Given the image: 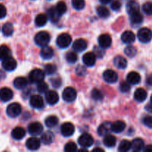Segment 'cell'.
<instances>
[{
    "instance_id": "obj_39",
    "label": "cell",
    "mask_w": 152,
    "mask_h": 152,
    "mask_svg": "<svg viewBox=\"0 0 152 152\" xmlns=\"http://www.w3.org/2000/svg\"><path fill=\"white\" fill-rule=\"evenodd\" d=\"M3 35L5 37H10L13 33V26L10 22H7L2 27Z\"/></svg>"
},
{
    "instance_id": "obj_37",
    "label": "cell",
    "mask_w": 152,
    "mask_h": 152,
    "mask_svg": "<svg viewBox=\"0 0 152 152\" xmlns=\"http://www.w3.org/2000/svg\"><path fill=\"white\" fill-rule=\"evenodd\" d=\"M59 120L56 116H49L45 120V126L48 128H53L57 125Z\"/></svg>"
},
{
    "instance_id": "obj_36",
    "label": "cell",
    "mask_w": 152,
    "mask_h": 152,
    "mask_svg": "<svg viewBox=\"0 0 152 152\" xmlns=\"http://www.w3.org/2000/svg\"><path fill=\"white\" fill-rule=\"evenodd\" d=\"M96 13H97L98 16H99V17L103 18V19L108 18L110 15L109 10H108L105 6L103 5L97 7V8H96Z\"/></svg>"
},
{
    "instance_id": "obj_9",
    "label": "cell",
    "mask_w": 152,
    "mask_h": 152,
    "mask_svg": "<svg viewBox=\"0 0 152 152\" xmlns=\"http://www.w3.org/2000/svg\"><path fill=\"white\" fill-rule=\"evenodd\" d=\"M98 43H99V47H101L102 48H108L111 46V43H112L111 36L107 34H102L98 38Z\"/></svg>"
},
{
    "instance_id": "obj_16",
    "label": "cell",
    "mask_w": 152,
    "mask_h": 152,
    "mask_svg": "<svg viewBox=\"0 0 152 152\" xmlns=\"http://www.w3.org/2000/svg\"><path fill=\"white\" fill-rule=\"evenodd\" d=\"M40 144H41V141L37 137H31L26 141V147L31 151H36L39 149Z\"/></svg>"
},
{
    "instance_id": "obj_30",
    "label": "cell",
    "mask_w": 152,
    "mask_h": 152,
    "mask_svg": "<svg viewBox=\"0 0 152 152\" xmlns=\"http://www.w3.org/2000/svg\"><path fill=\"white\" fill-rule=\"evenodd\" d=\"M116 142H117V139H116L114 135L108 134L105 135L103 143L105 146L108 147V148H111V147H114L116 145Z\"/></svg>"
},
{
    "instance_id": "obj_53",
    "label": "cell",
    "mask_w": 152,
    "mask_h": 152,
    "mask_svg": "<svg viewBox=\"0 0 152 152\" xmlns=\"http://www.w3.org/2000/svg\"><path fill=\"white\" fill-rule=\"evenodd\" d=\"M87 71H86V68H85L83 65H79L77 68H76V73L77 74V75L79 76H84L86 74Z\"/></svg>"
},
{
    "instance_id": "obj_31",
    "label": "cell",
    "mask_w": 152,
    "mask_h": 152,
    "mask_svg": "<svg viewBox=\"0 0 152 152\" xmlns=\"http://www.w3.org/2000/svg\"><path fill=\"white\" fill-rule=\"evenodd\" d=\"M144 142L141 138H136L132 142V148L134 151H140L143 150Z\"/></svg>"
},
{
    "instance_id": "obj_17",
    "label": "cell",
    "mask_w": 152,
    "mask_h": 152,
    "mask_svg": "<svg viewBox=\"0 0 152 152\" xmlns=\"http://www.w3.org/2000/svg\"><path fill=\"white\" fill-rule=\"evenodd\" d=\"M13 93L8 88H2L0 89V99L3 102H8L13 98Z\"/></svg>"
},
{
    "instance_id": "obj_34",
    "label": "cell",
    "mask_w": 152,
    "mask_h": 152,
    "mask_svg": "<svg viewBox=\"0 0 152 152\" xmlns=\"http://www.w3.org/2000/svg\"><path fill=\"white\" fill-rule=\"evenodd\" d=\"M48 16L44 13H40L37 15L35 19V24L38 27H42L47 24Z\"/></svg>"
},
{
    "instance_id": "obj_59",
    "label": "cell",
    "mask_w": 152,
    "mask_h": 152,
    "mask_svg": "<svg viewBox=\"0 0 152 152\" xmlns=\"http://www.w3.org/2000/svg\"><path fill=\"white\" fill-rule=\"evenodd\" d=\"M145 108H146V110L148 111H149V112H151L152 113V104L151 105H148L146 107H145Z\"/></svg>"
},
{
    "instance_id": "obj_6",
    "label": "cell",
    "mask_w": 152,
    "mask_h": 152,
    "mask_svg": "<svg viewBox=\"0 0 152 152\" xmlns=\"http://www.w3.org/2000/svg\"><path fill=\"white\" fill-rule=\"evenodd\" d=\"M22 112V107L19 103L13 102L10 104L7 108V114L10 117L15 118L18 117Z\"/></svg>"
},
{
    "instance_id": "obj_23",
    "label": "cell",
    "mask_w": 152,
    "mask_h": 152,
    "mask_svg": "<svg viewBox=\"0 0 152 152\" xmlns=\"http://www.w3.org/2000/svg\"><path fill=\"white\" fill-rule=\"evenodd\" d=\"M141 80V77L136 71H132L127 76V82L130 84L137 85L140 83Z\"/></svg>"
},
{
    "instance_id": "obj_41",
    "label": "cell",
    "mask_w": 152,
    "mask_h": 152,
    "mask_svg": "<svg viewBox=\"0 0 152 152\" xmlns=\"http://www.w3.org/2000/svg\"><path fill=\"white\" fill-rule=\"evenodd\" d=\"M45 74L47 75H53L56 72V66L53 64H48L45 66Z\"/></svg>"
},
{
    "instance_id": "obj_38",
    "label": "cell",
    "mask_w": 152,
    "mask_h": 152,
    "mask_svg": "<svg viewBox=\"0 0 152 152\" xmlns=\"http://www.w3.org/2000/svg\"><path fill=\"white\" fill-rule=\"evenodd\" d=\"M132 148V142L127 140H124L120 143L118 147V151L120 152L129 151Z\"/></svg>"
},
{
    "instance_id": "obj_28",
    "label": "cell",
    "mask_w": 152,
    "mask_h": 152,
    "mask_svg": "<svg viewBox=\"0 0 152 152\" xmlns=\"http://www.w3.org/2000/svg\"><path fill=\"white\" fill-rule=\"evenodd\" d=\"M48 16L50 21L52 22H54V23H56L59 20V18L61 16L57 12V10H56V7H54L49 8V10H48Z\"/></svg>"
},
{
    "instance_id": "obj_13",
    "label": "cell",
    "mask_w": 152,
    "mask_h": 152,
    "mask_svg": "<svg viewBox=\"0 0 152 152\" xmlns=\"http://www.w3.org/2000/svg\"><path fill=\"white\" fill-rule=\"evenodd\" d=\"M75 128L71 123H65L61 126V133L64 137H70L74 134Z\"/></svg>"
},
{
    "instance_id": "obj_56",
    "label": "cell",
    "mask_w": 152,
    "mask_h": 152,
    "mask_svg": "<svg viewBox=\"0 0 152 152\" xmlns=\"http://www.w3.org/2000/svg\"><path fill=\"white\" fill-rule=\"evenodd\" d=\"M143 151L145 152H152V145H148L143 148Z\"/></svg>"
},
{
    "instance_id": "obj_2",
    "label": "cell",
    "mask_w": 152,
    "mask_h": 152,
    "mask_svg": "<svg viewBox=\"0 0 152 152\" xmlns=\"http://www.w3.org/2000/svg\"><path fill=\"white\" fill-rule=\"evenodd\" d=\"M71 37L68 34L63 33L58 36L56 39V44L60 48H66L71 43Z\"/></svg>"
},
{
    "instance_id": "obj_20",
    "label": "cell",
    "mask_w": 152,
    "mask_h": 152,
    "mask_svg": "<svg viewBox=\"0 0 152 152\" xmlns=\"http://www.w3.org/2000/svg\"><path fill=\"white\" fill-rule=\"evenodd\" d=\"M135 37L134 34L131 31H126L123 32V34L121 36V39L126 44H131L133 43L135 41Z\"/></svg>"
},
{
    "instance_id": "obj_57",
    "label": "cell",
    "mask_w": 152,
    "mask_h": 152,
    "mask_svg": "<svg viewBox=\"0 0 152 152\" xmlns=\"http://www.w3.org/2000/svg\"><path fill=\"white\" fill-rule=\"evenodd\" d=\"M146 83L148 86H152V75L149 76L146 80Z\"/></svg>"
},
{
    "instance_id": "obj_49",
    "label": "cell",
    "mask_w": 152,
    "mask_h": 152,
    "mask_svg": "<svg viewBox=\"0 0 152 152\" xmlns=\"http://www.w3.org/2000/svg\"><path fill=\"white\" fill-rule=\"evenodd\" d=\"M142 10L147 15H152V2H146L142 5Z\"/></svg>"
},
{
    "instance_id": "obj_25",
    "label": "cell",
    "mask_w": 152,
    "mask_h": 152,
    "mask_svg": "<svg viewBox=\"0 0 152 152\" xmlns=\"http://www.w3.org/2000/svg\"><path fill=\"white\" fill-rule=\"evenodd\" d=\"M147 96H148V94H147L146 91L144 90L143 88L137 89L134 92V99L140 102H144L146 99Z\"/></svg>"
},
{
    "instance_id": "obj_22",
    "label": "cell",
    "mask_w": 152,
    "mask_h": 152,
    "mask_svg": "<svg viewBox=\"0 0 152 152\" xmlns=\"http://www.w3.org/2000/svg\"><path fill=\"white\" fill-rule=\"evenodd\" d=\"M53 140H54V134L50 131H48L42 134L41 142L45 145H49V144L52 143Z\"/></svg>"
},
{
    "instance_id": "obj_3",
    "label": "cell",
    "mask_w": 152,
    "mask_h": 152,
    "mask_svg": "<svg viewBox=\"0 0 152 152\" xmlns=\"http://www.w3.org/2000/svg\"><path fill=\"white\" fill-rule=\"evenodd\" d=\"M137 37L141 42H149L152 39V31L147 28H141L138 31Z\"/></svg>"
},
{
    "instance_id": "obj_50",
    "label": "cell",
    "mask_w": 152,
    "mask_h": 152,
    "mask_svg": "<svg viewBox=\"0 0 152 152\" xmlns=\"http://www.w3.org/2000/svg\"><path fill=\"white\" fill-rule=\"evenodd\" d=\"M142 123L149 129H152V117L151 116H146L142 119Z\"/></svg>"
},
{
    "instance_id": "obj_61",
    "label": "cell",
    "mask_w": 152,
    "mask_h": 152,
    "mask_svg": "<svg viewBox=\"0 0 152 152\" xmlns=\"http://www.w3.org/2000/svg\"><path fill=\"white\" fill-rule=\"evenodd\" d=\"M151 103L152 104V95H151Z\"/></svg>"
},
{
    "instance_id": "obj_29",
    "label": "cell",
    "mask_w": 152,
    "mask_h": 152,
    "mask_svg": "<svg viewBox=\"0 0 152 152\" xmlns=\"http://www.w3.org/2000/svg\"><path fill=\"white\" fill-rule=\"evenodd\" d=\"M111 125L109 122H105L101 124L98 128V134L100 136H105L107 134H108L109 131L111 130Z\"/></svg>"
},
{
    "instance_id": "obj_18",
    "label": "cell",
    "mask_w": 152,
    "mask_h": 152,
    "mask_svg": "<svg viewBox=\"0 0 152 152\" xmlns=\"http://www.w3.org/2000/svg\"><path fill=\"white\" fill-rule=\"evenodd\" d=\"M87 42L83 39H78L73 44V49L77 52H82L87 48Z\"/></svg>"
},
{
    "instance_id": "obj_60",
    "label": "cell",
    "mask_w": 152,
    "mask_h": 152,
    "mask_svg": "<svg viewBox=\"0 0 152 152\" xmlns=\"http://www.w3.org/2000/svg\"><path fill=\"white\" fill-rule=\"evenodd\" d=\"M103 151V149L100 148H96L93 150V151Z\"/></svg>"
},
{
    "instance_id": "obj_44",
    "label": "cell",
    "mask_w": 152,
    "mask_h": 152,
    "mask_svg": "<svg viewBox=\"0 0 152 152\" xmlns=\"http://www.w3.org/2000/svg\"><path fill=\"white\" fill-rule=\"evenodd\" d=\"M125 53L126 56H129V57H134L137 54L136 48L132 45H128L125 48Z\"/></svg>"
},
{
    "instance_id": "obj_14",
    "label": "cell",
    "mask_w": 152,
    "mask_h": 152,
    "mask_svg": "<svg viewBox=\"0 0 152 152\" xmlns=\"http://www.w3.org/2000/svg\"><path fill=\"white\" fill-rule=\"evenodd\" d=\"M96 56L95 53H93V52L86 53V54H84L83 57V63L88 67L94 66L95 65V62H96Z\"/></svg>"
},
{
    "instance_id": "obj_47",
    "label": "cell",
    "mask_w": 152,
    "mask_h": 152,
    "mask_svg": "<svg viewBox=\"0 0 152 152\" xmlns=\"http://www.w3.org/2000/svg\"><path fill=\"white\" fill-rule=\"evenodd\" d=\"M77 150V146L75 142H69L65 145V152H74Z\"/></svg>"
},
{
    "instance_id": "obj_45",
    "label": "cell",
    "mask_w": 152,
    "mask_h": 152,
    "mask_svg": "<svg viewBox=\"0 0 152 152\" xmlns=\"http://www.w3.org/2000/svg\"><path fill=\"white\" fill-rule=\"evenodd\" d=\"M91 97L96 101H101L103 99V94L102 92L98 89L94 88L91 92Z\"/></svg>"
},
{
    "instance_id": "obj_1",
    "label": "cell",
    "mask_w": 152,
    "mask_h": 152,
    "mask_svg": "<svg viewBox=\"0 0 152 152\" xmlns=\"http://www.w3.org/2000/svg\"><path fill=\"white\" fill-rule=\"evenodd\" d=\"M50 40V36L46 31H40L36 34L34 37V41L36 44L39 46L43 47L45 45H47Z\"/></svg>"
},
{
    "instance_id": "obj_54",
    "label": "cell",
    "mask_w": 152,
    "mask_h": 152,
    "mask_svg": "<svg viewBox=\"0 0 152 152\" xmlns=\"http://www.w3.org/2000/svg\"><path fill=\"white\" fill-rule=\"evenodd\" d=\"M103 48H102L101 47H95L94 50V53H95L96 56H99V58H102L104 56V53L105 52L102 50Z\"/></svg>"
},
{
    "instance_id": "obj_26",
    "label": "cell",
    "mask_w": 152,
    "mask_h": 152,
    "mask_svg": "<svg viewBox=\"0 0 152 152\" xmlns=\"http://www.w3.org/2000/svg\"><path fill=\"white\" fill-rule=\"evenodd\" d=\"M129 15H130V21L133 25H140L143 21V16L140 13V11Z\"/></svg>"
},
{
    "instance_id": "obj_35",
    "label": "cell",
    "mask_w": 152,
    "mask_h": 152,
    "mask_svg": "<svg viewBox=\"0 0 152 152\" xmlns=\"http://www.w3.org/2000/svg\"><path fill=\"white\" fill-rule=\"evenodd\" d=\"M11 56V50L7 46L1 45L0 46V59L4 60L7 58L10 57Z\"/></svg>"
},
{
    "instance_id": "obj_52",
    "label": "cell",
    "mask_w": 152,
    "mask_h": 152,
    "mask_svg": "<svg viewBox=\"0 0 152 152\" xmlns=\"http://www.w3.org/2000/svg\"><path fill=\"white\" fill-rule=\"evenodd\" d=\"M50 82H51L52 86L54 88H59L62 85V80L59 77H56V78H53L52 80H50Z\"/></svg>"
},
{
    "instance_id": "obj_4",
    "label": "cell",
    "mask_w": 152,
    "mask_h": 152,
    "mask_svg": "<svg viewBox=\"0 0 152 152\" xmlns=\"http://www.w3.org/2000/svg\"><path fill=\"white\" fill-rule=\"evenodd\" d=\"M45 72L42 70L34 69L30 72L29 80L33 83H38L43 81L45 78Z\"/></svg>"
},
{
    "instance_id": "obj_5",
    "label": "cell",
    "mask_w": 152,
    "mask_h": 152,
    "mask_svg": "<svg viewBox=\"0 0 152 152\" xmlns=\"http://www.w3.org/2000/svg\"><path fill=\"white\" fill-rule=\"evenodd\" d=\"M77 91L72 87H67L64 89L62 93V98L67 102H74L77 98Z\"/></svg>"
},
{
    "instance_id": "obj_11",
    "label": "cell",
    "mask_w": 152,
    "mask_h": 152,
    "mask_svg": "<svg viewBox=\"0 0 152 152\" xmlns=\"http://www.w3.org/2000/svg\"><path fill=\"white\" fill-rule=\"evenodd\" d=\"M16 67H17V62L13 58L10 56L2 60V68L5 71H13L16 69Z\"/></svg>"
},
{
    "instance_id": "obj_51",
    "label": "cell",
    "mask_w": 152,
    "mask_h": 152,
    "mask_svg": "<svg viewBox=\"0 0 152 152\" xmlns=\"http://www.w3.org/2000/svg\"><path fill=\"white\" fill-rule=\"evenodd\" d=\"M122 7V4L120 1L118 0H115V1H113L111 4V7L113 10L114 11H117V10H119Z\"/></svg>"
},
{
    "instance_id": "obj_58",
    "label": "cell",
    "mask_w": 152,
    "mask_h": 152,
    "mask_svg": "<svg viewBox=\"0 0 152 152\" xmlns=\"http://www.w3.org/2000/svg\"><path fill=\"white\" fill-rule=\"evenodd\" d=\"M99 1H100L102 4H108V3H110L111 1V0H99Z\"/></svg>"
},
{
    "instance_id": "obj_19",
    "label": "cell",
    "mask_w": 152,
    "mask_h": 152,
    "mask_svg": "<svg viewBox=\"0 0 152 152\" xmlns=\"http://www.w3.org/2000/svg\"><path fill=\"white\" fill-rule=\"evenodd\" d=\"M126 123L122 120H117L111 125V130L116 134L123 132L126 129Z\"/></svg>"
},
{
    "instance_id": "obj_33",
    "label": "cell",
    "mask_w": 152,
    "mask_h": 152,
    "mask_svg": "<svg viewBox=\"0 0 152 152\" xmlns=\"http://www.w3.org/2000/svg\"><path fill=\"white\" fill-rule=\"evenodd\" d=\"M126 10L129 14L140 11V6L135 1H130L126 5Z\"/></svg>"
},
{
    "instance_id": "obj_40",
    "label": "cell",
    "mask_w": 152,
    "mask_h": 152,
    "mask_svg": "<svg viewBox=\"0 0 152 152\" xmlns=\"http://www.w3.org/2000/svg\"><path fill=\"white\" fill-rule=\"evenodd\" d=\"M65 59H66L67 62L73 64L77 62V59H78V56H77V54L75 52L71 51L66 53V55H65Z\"/></svg>"
},
{
    "instance_id": "obj_27",
    "label": "cell",
    "mask_w": 152,
    "mask_h": 152,
    "mask_svg": "<svg viewBox=\"0 0 152 152\" xmlns=\"http://www.w3.org/2000/svg\"><path fill=\"white\" fill-rule=\"evenodd\" d=\"M114 64L119 69H125L127 67V60L121 56H117L114 58Z\"/></svg>"
},
{
    "instance_id": "obj_32",
    "label": "cell",
    "mask_w": 152,
    "mask_h": 152,
    "mask_svg": "<svg viewBox=\"0 0 152 152\" xmlns=\"http://www.w3.org/2000/svg\"><path fill=\"white\" fill-rule=\"evenodd\" d=\"M28 85V81H27L25 77H17L13 81V86L16 88L17 89H23Z\"/></svg>"
},
{
    "instance_id": "obj_7",
    "label": "cell",
    "mask_w": 152,
    "mask_h": 152,
    "mask_svg": "<svg viewBox=\"0 0 152 152\" xmlns=\"http://www.w3.org/2000/svg\"><path fill=\"white\" fill-rule=\"evenodd\" d=\"M78 142L83 148H89L94 143V138L88 134H83L79 137Z\"/></svg>"
},
{
    "instance_id": "obj_10",
    "label": "cell",
    "mask_w": 152,
    "mask_h": 152,
    "mask_svg": "<svg viewBox=\"0 0 152 152\" xmlns=\"http://www.w3.org/2000/svg\"><path fill=\"white\" fill-rule=\"evenodd\" d=\"M30 105L34 108L40 109L44 106V100L39 95H33L30 98Z\"/></svg>"
},
{
    "instance_id": "obj_8",
    "label": "cell",
    "mask_w": 152,
    "mask_h": 152,
    "mask_svg": "<svg viewBox=\"0 0 152 152\" xmlns=\"http://www.w3.org/2000/svg\"><path fill=\"white\" fill-rule=\"evenodd\" d=\"M28 133L32 136H38L42 134L43 131L42 125L38 122L32 123L28 126Z\"/></svg>"
},
{
    "instance_id": "obj_21",
    "label": "cell",
    "mask_w": 152,
    "mask_h": 152,
    "mask_svg": "<svg viewBox=\"0 0 152 152\" xmlns=\"http://www.w3.org/2000/svg\"><path fill=\"white\" fill-rule=\"evenodd\" d=\"M25 134H26V132H25V129L22 127L15 128L11 132L12 137H13V139L16 140H20L22 138L25 137Z\"/></svg>"
},
{
    "instance_id": "obj_46",
    "label": "cell",
    "mask_w": 152,
    "mask_h": 152,
    "mask_svg": "<svg viewBox=\"0 0 152 152\" xmlns=\"http://www.w3.org/2000/svg\"><path fill=\"white\" fill-rule=\"evenodd\" d=\"M72 5L76 10H83L86 5L85 0H72Z\"/></svg>"
},
{
    "instance_id": "obj_24",
    "label": "cell",
    "mask_w": 152,
    "mask_h": 152,
    "mask_svg": "<svg viewBox=\"0 0 152 152\" xmlns=\"http://www.w3.org/2000/svg\"><path fill=\"white\" fill-rule=\"evenodd\" d=\"M40 55L44 59H50L53 56V50L48 45L43 46L40 51Z\"/></svg>"
},
{
    "instance_id": "obj_55",
    "label": "cell",
    "mask_w": 152,
    "mask_h": 152,
    "mask_svg": "<svg viewBox=\"0 0 152 152\" xmlns=\"http://www.w3.org/2000/svg\"><path fill=\"white\" fill-rule=\"evenodd\" d=\"M6 14H7L6 7L3 4H0V19H3L4 17H5Z\"/></svg>"
},
{
    "instance_id": "obj_12",
    "label": "cell",
    "mask_w": 152,
    "mask_h": 152,
    "mask_svg": "<svg viewBox=\"0 0 152 152\" xmlns=\"http://www.w3.org/2000/svg\"><path fill=\"white\" fill-rule=\"evenodd\" d=\"M103 79L108 83H114L118 80V75L114 71L111 69L106 70L103 73Z\"/></svg>"
},
{
    "instance_id": "obj_43",
    "label": "cell",
    "mask_w": 152,
    "mask_h": 152,
    "mask_svg": "<svg viewBox=\"0 0 152 152\" xmlns=\"http://www.w3.org/2000/svg\"><path fill=\"white\" fill-rule=\"evenodd\" d=\"M55 7H56V10H57V12L59 13V15H60V16H62V14H64V13H65L67 10L66 4H65V3L62 1H59Z\"/></svg>"
},
{
    "instance_id": "obj_48",
    "label": "cell",
    "mask_w": 152,
    "mask_h": 152,
    "mask_svg": "<svg viewBox=\"0 0 152 152\" xmlns=\"http://www.w3.org/2000/svg\"><path fill=\"white\" fill-rule=\"evenodd\" d=\"M120 90L123 93H127L131 90L130 83L128 82H122L120 85Z\"/></svg>"
},
{
    "instance_id": "obj_15",
    "label": "cell",
    "mask_w": 152,
    "mask_h": 152,
    "mask_svg": "<svg viewBox=\"0 0 152 152\" xmlns=\"http://www.w3.org/2000/svg\"><path fill=\"white\" fill-rule=\"evenodd\" d=\"M45 100L49 105H55L59 101V95L55 91H48L45 94Z\"/></svg>"
},
{
    "instance_id": "obj_42",
    "label": "cell",
    "mask_w": 152,
    "mask_h": 152,
    "mask_svg": "<svg viewBox=\"0 0 152 152\" xmlns=\"http://www.w3.org/2000/svg\"><path fill=\"white\" fill-rule=\"evenodd\" d=\"M37 91H38L39 93H41V94L46 93V92L48 91V85L46 83H45V82L41 81L39 82V83H37Z\"/></svg>"
}]
</instances>
